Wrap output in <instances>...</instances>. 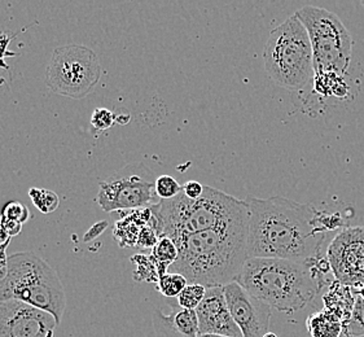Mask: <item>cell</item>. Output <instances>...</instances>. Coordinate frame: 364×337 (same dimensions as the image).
I'll return each instance as SVG.
<instances>
[{
  "label": "cell",
  "mask_w": 364,
  "mask_h": 337,
  "mask_svg": "<svg viewBox=\"0 0 364 337\" xmlns=\"http://www.w3.org/2000/svg\"><path fill=\"white\" fill-rule=\"evenodd\" d=\"M248 258L310 261L321 257L328 231L343 226V218L309 204L275 196H248Z\"/></svg>",
  "instance_id": "6da1fadb"
},
{
  "label": "cell",
  "mask_w": 364,
  "mask_h": 337,
  "mask_svg": "<svg viewBox=\"0 0 364 337\" xmlns=\"http://www.w3.org/2000/svg\"><path fill=\"white\" fill-rule=\"evenodd\" d=\"M329 272L327 257L310 261L248 258L235 282L272 310L293 314L318 296Z\"/></svg>",
  "instance_id": "7a4b0ae2"
},
{
  "label": "cell",
  "mask_w": 364,
  "mask_h": 337,
  "mask_svg": "<svg viewBox=\"0 0 364 337\" xmlns=\"http://www.w3.org/2000/svg\"><path fill=\"white\" fill-rule=\"evenodd\" d=\"M248 222L249 213L232 223L175 240L179 255L168 270L205 288L232 283L248 260Z\"/></svg>",
  "instance_id": "3957f363"
},
{
  "label": "cell",
  "mask_w": 364,
  "mask_h": 337,
  "mask_svg": "<svg viewBox=\"0 0 364 337\" xmlns=\"http://www.w3.org/2000/svg\"><path fill=\"white\" fill-rule=\"evenodd\" d=\"M151 212L152 218L148 226L154 228L159 239L168 236L175 242L183 236L241 220L248 215V206L244 200L205 186L200 198H188L182 191L171 200H160L151 208Z\"/></svg>",
  "instance_id": "277c9868"
},
{
  "label": "cell",
  "mask_w": 364,
  "mask_h": 337,
  "mask_svg": "<svg viewBox=\"0 0 364 337\" xmlns=\"http://www.w3.org/2000/svg\"><path fill=\"white\" fill-rule=\"evenodd\" d=\"M263 60L269 78L280 87L297 92L313 88V47L306 28L297 16L288 17L269 33Z\"/></svg>",
  "instance_id": "5b68a950"
},
{
  "label": "cell",
  "mask_w": 364,
  "mask_h": 337,
  "mask_svg": "<svg viewBox=\"0 0 364 337\" xmlns=\"http://www.w3.org/2000/svg\"><path fill=\"white\" fill-rule=\"evenodd\" d=\"M16 300L41 309L61 323L66 308L64 286L56 270L31 252L8 257V272L0 282V301Z\"/></svg>",
  "instance_id": "8992f818"
},
{
  "label": "cell",
  "mask_w": 364,
  "mask_h": 337,
  "mask_svg": "<svg viewBox=\"0 0 364 337\" xmlns=\"http://www.w3.org/2000/svg\"><path fill=\"white\" fill-rule=\"evenodd\" d=\"M294 15L306 28L311 42L315 73L348 74L353 38L338 16L324 8L305 6Z\"/></svg>",
  "instance_id": "52a82bcc"
},
{
  "label": "cell",
  "mask_w": 364,
  "mask_h": 337,
  "mask_svg": "<svg viewBox=\"0 0 364 337\" xmlns=\"http://www.w3.org/2000/svg\"><path fill=\"white\" fill-rule=\"evenodd\" d=\"M100 59L94 50L80 44L58 47L46 70V83L58 95L83 99L102 77Z\"/></svg>",
  "instance_id": "ba28073f"
},
{
  "label": "cell",
  "mask_w": 364,
  "mask_h": 337,
  "mask_svg": "<svg viewBox=\"0 0 364 337\" xmlns=\"http://www.w3.org/2000/svg\"><path fill=\"white\" fill-rule=\"evenodd\" d=\"M96 203L104 212L148 209L160 203L156 179L146 166H127L99 184Z\"/></svg>",
  "instance_id": "9c48e42d"
},
{
  "label": "cell",
  "mask_w": 364,
  "mask_h": 337,
  "mask_svg": "<svg viewBox=\"0 0 364 337\" xmlns=\"http://www.w3.org/2000/svg\"><path fill=\"white\" fill-rule=\"evenodd\" d=\"M328 262L336 280L357 289L364 284V228H343L327 248Z\"/></svg>",
  "instance_id": "30bf717a"
},
{
  "label": "cell",
  "mask_w": 364,
  "mask_h": 337,
  "mask_svg": "<svg viewBox=\"0 0 364 337\" xmlns=\"http://www.w3.org/2000/svg\"><path fill=\"white\" fill-rule=\"evenodd\" d=\"M55 316L21 301H0V337H53Z\"/></svg>",
  "instance_id": "8fae6325"
},
{
  "label": "cell",
  "mask_w": 364,
  "mask_h": 337,
  "mask_svg": "<svg viewBox=\"0 0 364 337\" xmlns=\"http://www.w3.org/2000/svg\"><path fill=\"white\" fill-rule=\"evenodd\" d=\"M227 306L242 337H263L269 332L272 309L257 300L237 282L223 287Z\"/></svg>",
  "instance_id": "7c38bea8"
},
{
  "label": "cell",
  "mask_w": 364,
  "mask_h": 337,
  "mask_svg": "<svg viewBox=\"0 0 364 337\" xmlns=\"http://www.w3.org/2000/svg\"><path fill=\"white\" fill-rule=\"evenodd\" d=\"M201 333H217L227 337H242L227 306L223 287L206 288L204 300L195 310Z\"/></svg>",
  "instance_id": "4fadbf2b"
},
{
  "label": "cell",
  "mask_w": 364,
  "mask_h": 337,
  "mask_svg": "<svg viewBox=\"0 0 364 337\" xmlns=\"http://www.w3.org/2000/svg\"><path fill=\"white\" fill-rule=\"evenodd\" d=\"M170 314H164L156 309L154 313V328L156 337H198V319L195 310L171 306Z\"/></svg>",
  "instance_id": "5bb4252c"
},
{
  "label": "cell",
  "mask_w": 364,
  "mask_h": 337,
  "mask_svg": "<svg viewBox=\"0 0 364 337\" xmlns=\"http://www.w3.org/2000/svg\"><path fill=\"white\" fill-rule=\"evenodd\" d=\"M152 218L151 208L138 209L132 215L126 217L122 220H118L114 228V237L121 247H129L138 242L139 234L141 228H146Z\"/></svg>",
  "instance_id": "9a60e30c"
},
{
  "label": "cell",
  "mask_w": 364,
  "mask_h": 337,
  "mask_svg": "<svg viewBox=\"0 0 364 337\" xmlns=\"http://www.w3.org/2000/svg\"><path fill=\"white\" fill-rule=\"evenodd\" d=\"M338 288L335 289V287H331L327 296H324V305L326 309L335 316H338L343 324L348 322L351 316V311L355 305L357 296L354 294V288L343 286L341 283L337 282Z\"/></svg>",
  "instance_id": "2e32d148"
},
{
  "label": "cell",
  "mask_w": 364,
  "mask_h": 337,
  "mask_svg": "<svg viewBox=\"0 0 364 337\" xmlns=\"http://www.w3.org/2000/svg\"><path fill=\"white\" fill-rule=\"evenodd\" d=\"M306 328L310 337H341L343 335V321L327 309L309 316Z\"/></svg>",
  "instance_id": "e0dca14e"
},
{
  "label": "cell",
  "mask_w": 364,
  "mask_h": 337,
  "mask_svg": "<svg viewBox=\"0 0 364 337\" xmlns=\"http://www.w3.org/2000/svg\"><path fill=\"white\" fill-rule=\"evenodd\" d=\"M314 91L318 95L326 97L345 99L349 94V83L346 82V74L315 73Z\"/></svg>",
  "instance_id": "ac0fdd59"
},
{
  "label": "cell",
  "mask_w": 364,
  "mask_h": 337,
  "mask_svg": "<svg viewBox=\"0 0 364 337\" xmlns=\"http://www.w3.org/2000/svg\"><path fill=\"white\" fill-rule=\"evenodd\" d=\"M178 255H179L178 247L173 239H170L168 236H162L159 239V242L152 250L151 256L154 257V260L156 261L160 278L168 272L170 266L178 260Z\"/></svg>",
  "instance_id": "d6986e66"
},
{
  "label": "cell",
  "mask_w": 364,
  "mask_h": 337,
  "mask_svg": "<svg viewBox=\"0 0 364 337\" xmlns=\"http://www.w3.org/2000/svg\"><path fill=\"white\" fill-rule=\"evenodd\" d=\"M29 198H31L33 204L38 210L43 214H50L58 210L60 205V198L58 193L46 188L31 187L29 190Z\"/></svg>",
  "instance_id": "ffe728a7"
},
{
  "label": "cell",
  "mask_w": 364,
  "mask_h": 337,
  "mask_svg": "<svg viewBox=\"0 0 364 337\" xmlns=\"http://www.w3.org/2000/svg\"><path fill=\"white\" fill-rule=\"evenodd\" d=\"M132 264H136V270L134 272V279L136 282H159V272L156 261L152 256L135 255L132 257Z\"/></svg>",
  "instance_id": "44dd1931"
},
{
  "label": "cell",
  "mask_w": 364,
  "mask_h": 337,
  "mask_svg": "<svg viewBox=\"0 0 364 337\" xmlns=\"http://www.w3.org/2000/svg\"><path fill=\"white\" fill-rule=\"evenodd\" d=\"M188 284V280L181 274L176 272H166L162 275L157 282V289L161 294L168 299L178 297L183 289Z\"/></svg>",
  "instance_id": "7402d4cb"
},
{
  "label": "cell",
  "mask_w": 364,
  "mask_h": 337,
  "mask_svg": "<svg viewBox=\"0 0 364 337\" xmlns=\"http://www.w3.org/2000/svg\"><path fill=\"white\" fill-rule=\"evenodd\" d=\"M206 288L201 284L188 283L181 294L176 297L178 306L186 310H196L198 305L204 300Z\"/></svg>",
  "instance_id": "603a6c76"
},
{
  "label": "cell",
  "mask_w": 364,
  "mask_h": 337,
  "mask_svg": "<svg viewBox=\"0 0 364 337\" xmlns=\"http://www.w3.org/2000/svg\"><path fill=\"white\" fill-rule=\"evenodd\" d=\"M343 335L350 337H364V301L358 294L351 316L349 321L343 324Z\"/></svg>",
  "instance_id": "cb8c5ba5"
},
{
  "label": "cell",
  "mask_w": 364,
  "mask_h": 337,
  "mask_svg": "<svg viewBox=\"0 0 364 337\" xmlns=\"http://www.w3.org/2000/svg\"><path fill=\"white\" fill-rule=\"evenodd\" d=\"M183 191V186L178 183L173 176H160L156 179V193L160 200H171Z\"/></svg>",
  "instance_id": "d4e9b609"
},
{
  "label": "cell",
  "mask_w": 364,
  "mask_h": 337,
  "mask_svg": "<svg viewBox=\"0 0 364 337\" xmlns=\"http://www.w3.org/2000/svg\"><path fill=\"white\" fill-rule=\"evenodd\" d=\"M0 215L6 220H14L17 223H25L30 218V210L25 204H21L18 201H11L7 203L4 208L1 209Z\"/></svg>",
  "instance_id": "484cf974"
},
{
  "label": "cell",
  "mask_w": 364,
  "mask_h": 337,
  "mask_svg": "<svg viewBox=\"0 0 364 337\" xmlns=\"http://www.w3.org/2000/svg\"><path fill=\"white\" fill-rule=\"evenodd\" d=\"M116 114L107 108H97L92 112L91 116V125L94 126L97 132H104L113 127L116 124Z\"/></svg>",
  "instance_id": "4316f807"
},
{
  "label": "cell",
  "mask_w": 364,
  "mask_h": 337,
  "mask_svg": "<svg viewBox=\"0 0 364 337\" xmlns=\"http://www.w3.org/2000/svg\"><path fill=\"white\" fill-rule=\"evenodd\" d=\"M159 242V235L156 234L154 228L146 225V228H141L140 234H139L138 242L136 245L140 248H152Z\"/></svg>",
  "instance_id": "83f0119b"
},
{
  "label": "cell",
  "mask_w": 364,
  "mask_h": 337,
  "mask_svg": "<svg viewBox=\"0 0 364 337\" xmlns=\"http://www.w3.org/2000/svg\"><path fill=\"white\" fill-rule=\"evenodd\" d=\"M204 184L196 182V181H188L187 183L183 184V193L188 198L196 200L203 196L204 193Z\"/></svg>",
  "instance_id": "f1b7e54d"
},
{
  "label": "cell",
  "mask_w": 364,
  "mask_h": 337,
  "mask_svg": "<svg viewBox=\"0 0 364 337\" xmlns=\"http://www.w3.org/2000/svg\"><path fill=\"white\" fill-rule=\"evenodd\" d=\"M108 225H109L108 220H100V222L95 223L92 228L88 230L86 235L83 236V242H92V240H95L96 237H99V236L107 230Z\"/></svg>",
  "instance_id": "f546056e"
},
{
  "label": "cell",
  "mask_w": 364,
  "mask_h": 337,
  "mask_svg": "<svg viewBox=\"0 0 364 337\" xmlns=\"http://www.w3.org/2000/svg\"><path fill=\"white\" fill-rule=\"evenodd\" d=\"M11 242V240H9ZM9 242H6V244H1L0 245V282L3 280V279L6 278V275H7L8 272V257L7 253H6V250H7L8 244Z\"/></svg>",
  "instance_id": "4dcf8cb0"
},
{
  "label": "cell",
  "mask_w": 364,
  "mask_h": 337,
  "mask_svg": "<svg viewBox=\"0 0 364 337\" xmlns=\"http://www.w3.org/2000/svg\"><path fill=\"white\" fill-rule=\"evenodd\" d=\"M0 217H1V215H0ZM1 223H3V226L6 228L7 234L9 235V237H14L16 235H18L21 232V223H17V222H14V220H6V218H3V217H1Z\"/></svg>",
  "instance_id": "1f68e13d"
},
{
  "label": "cell",
  "mask_w": 364,
  "mask_h": 337,
  "mask_svg": "<svg viewBox=\"0 0 364 337\" xmlns=\"http://www.w3.org/2000/svg\"><path fill=\"white\" fill-rule=\"evenodd\" d=\"M8 42H9V38L7 36H4V34H1L0 36V65L3 66V68H8V66L3 64V56H9L7 53H4Z\"/></svg>",
  "instance_id": "d6a6232c"
},
{
  "label": "cell",
  "mask_w": 364,
  "mask_h": 337,
  "mask_svg": "<svg viewBox=\"0 0 364 337\" xmlns=\"http://www.w3.org/2000/svg\"><path fill=\"white\" fill-rule=\"evenodd\" d=\"M9 240H11V237H9V235L7 234L6 228L3 226L1 217H0V245H1V244H6V242H9Z\"/></svg>",
  "instance_id": "836d02e7"
},
{
  "label": "cell",
  "mask_w": 364,
  "mask_h": 337,
  "mask_svg": "<svg viewBox=\"0 0 364 337\" xmlns=\"http://www.w3.org/2000/svg\"><path fill=\"white\" fill-rule=\"evenodd\" d=\"M357 291H358V292H357L358 296H359V297H360V299H362V300L364 301V284L362 287H359V288H358Z\"/></svg>",
  "instance_id": "e575fe53"
},
{
  "label": "cell",
  "mask_w": 364,
  "mask_h": 337,
  "mask_svg": "<svg viewBox=\"0 0 364 337\" xmlns=\"http://www.w3.org/2000/svg\"><path fill=\"white\" fill-rule=\"evenodd\" d=\"M198 337H227L222 336V335H217V333H201Z\"/></svg>",
  "instance_id": "d590c367"
},
{
  "label": "cell",
  "mask_w": 364,
  "mask_h": 337,
  "mask_svg": "<svg viewBox=\"0 0 364 337\" xmlns=\"http://www.w3.org/2000/svg\"><path fill=\"white\" fill-rule=\"evenodd\" d=\"M263 337H277L274 332H267Z\"/></svg>",
  "instance_id": "8d00e7d4"
},
{
  "label": "cell",
  "mask_w": 364,
  "mask_h": 337,
  "mask_svg": "<svg viewBox=\"0 0 364 337\" xmlns=\"http://www.w3.org/2000/svg\"><path fill=\"white\" fill-rule=\"evenodd\" d=\"M362 6H363V7H364V0H363V1H362Z\"/></svg>",
  "instance_id": "74e56055"
},
{
  "label": "cell",
  "mask_w": 364,
  "mask_h": 337,
  "mask_svg": "<svg viewBox=\"0 0 364 337\" xmlns=\"http://www.w3.org/2000/svg\"><path fill=\"white\" fill-rule=\"evenodd\" d=\"M341 337H350V336H346V335H343V336Z\"/></svg>",
  "instance_id": "f35d334b"
}]
</instances>
